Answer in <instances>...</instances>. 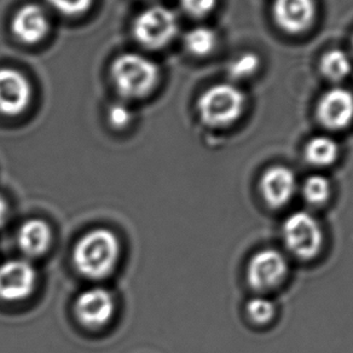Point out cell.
<instances>
[{
  "label": "cell",
  "instance_id": "cell-15",
  "mask_svg": "<svg viewBox=\"0 0 353 353\" xmlns=\"http://www.w3.org/2000/svg\"><path fill=\"white\" fill-rule=\"evenodd\" d=\"M305 159L314 167H328L338 160V143L328 136L311 138L305 147Z\"/></svg>",
  "mask_w": 353,
  "mask_h": 353
},
{
  "label": "cell",
  "instance_id": "cell-4",
  "mask_svg": "<svg viewBox=\"0 0 353 353\" xmlns=\"http://www.w3.org/2000/svg\"><path fill=\"white\" fill-rule=\"evenodd\" d=\"M282 241L287 250L295 258L314 259L323 247V229L312 213L293 212L282 224Z\"/></svg>",
  "mask_w": 353,
  "mask_h": 353
},
{
  "label": "cell",
  "instance_id": "cell-2",
  "mask_svg": "<svg viewBox=\"0 0 353 353\" xmlns=\"http://www.w3.org/2000/svg\"><path fill=\"white\" fill-rule=\"evenodd\" d=\"M110 77L123 99L147 97L160 80V68L154 61L134 52L120 54L110 67Z\"/></svg>",
  "mask_w": 353,
  "mask_h": 353
},
{
  "label": "cell",
  "instance_id": "cell-19",
  "mask_svg": "<svg viewBox=\"0 0 353 353\" xmlns=\"http://www.w3.org/2000/svg\"><path fill=\"white\" fill-rule=\"evenodd\" d=\"M245 312L253 323L265 325L275 319L276 304L264 294L256 295L247 301Z\"/></svg>",
  "mask_w": 353,
  "mask_h": 353
},
{
  "label": "cell",
  "instance_id": "cell-13",
  "mask_svg": "<svg viewBox=\"0 0 353 353\" xmlns=\"http://www.w3.org/2000/svg\"><path fill=\"white\" fill-rule=\"evenodd\" d=\"M272 16L281 30L299 34L312 25L316 4L314 0H274Z\"/></svg>",
  "mask_w": 353,
  "mask_h": 353
},
{
  "label": "cell",
  "instance_id": "cell-16",
  "mask_svg": "<svg viewBox=\"0 0 353 353\" xmlns=\"http://www.w3.org/2000/svg\"><path fill=\"white\" fill-rule=\"evenodd\" d=\"M299 190L304 201L310 207H322L329 201L332 195V185L327 176L322 174L309 176L301 185Z\"/></svg>",
  "mask_w": 353,
  "mask_h": 353
},
{
  "label": "cell",
  "instance_id": "cell-3",
  "mask_svg": "<svg viewBox=\"0 0 353 353\" xmlns=\"http://www.w3.org/2000/svg\"><path fill=\"white\" fill-rule=\"evenodd\" d=\"M245 94L231 83H216L207 88L197 102L202 121L212 128H223L237 121L243 114Z\"/></svg>",
  "mask_w": 353,
  "mask_h": 353
},
{
  "label": "cell",
  "instance_id": "cell-8",
  "mask_svg": "<svg viewBox=\"0 0 353 353\" xmlns=\"http://www.w3.org/2000/svg\"><path fill=\"white\" fill-rule=\"evenodd\" d=\"M114 312L113 294L102 287L83 290L74 305L75 319L88 329H99L107 325L113 319Z\"/></svg>",
  "mask_w": 353,
  "mask_h": 353
},
{
  "label": "cell",
  "instance_id": "cell-6",
  "mask_svg": "<svg viewBox=\"0 0 353 353\" xmlns=\"http://www.w3.org/2000/svg\"><path fill=\"white\" fill-rule=\"evenodd\" d=\"M290 274V261L285 253L276 248L256 252L247 265L245 276L250 288L268 293L279 288Z\"/></svg>",
  "mask_w": 353,
  "mask_h": 353
},
{
  "label": "cell",
  "instance_id": "cell-23",
  "mask_svg": "<svg viewBox=\"0 0 353 353\" xmlns=\"http://www.w3.org/2000/svg\"><path fill=\"white\" fill-rule=\"evenodd\" d=\"M108 119L110 125L115 128H123L128 126L132 120V113L125 104H113L108 112Z\"/></svg>",
  "mask_w": 353,
  "mask_h": 353
},
{
  "label": "cell",
  "instance_id": "cell-22",
  "mask_svg": "<svg viewBox=\"0 0 353 353\" xmlns=\"http://www.w3.org/2000/svg\"><path fill=\"white\" fill-rule=\"evenodd\" d=\"M218 0H181L183 10L188 15L201 19L214 10Z\"/></svg>",
  "mask_w": 353,
  "mask_h": 353
},
{
  "label": "cell",
  "instance_id": "cell-5",
  "mask_svg": "<svg viewBox=\"0 0 353 353\" xmlns=\"http://www.w3.org/2000/svg\"><path fill=\"white\" fill-rule=\"evenodd\" d=\"M178 27V19L173 11L165 6H152L136 17L133 37L147 49H161L176 38Z\"/></svg>",
  "mask_w": 353,
  "mask_h": 353
},
{
  "label": "cell",
  "instance_id": "cell-20",
  "mask_svg": "<svg viewBox=\"0 0 353 353\" xmlns=\"http://www.w3.org/2000/svg\"><path fill=\"white\" fill-rule=\"evenodd\" d=\"M259 56L253 52H247L231 62L229 73L231 78L245 79L252 77L259 69Z\"/></svg>",
  "mask_w": 353,
  "mask_h": 353
},
{
  "label": "cell",
  "instance_id": "cell-12",
  "mask_svg": "<svg viewBox=\"0 0 353 353\" xmlns=\"http://www.w3.org/2000/svg\"><path fill=\"white\" fill-rule=\"evenodd\" d=\"M11 30L22 44H38L49 34V16L43 6L35 3L26 4L12 17Z\"/></svg>",
  "mask_w": 353,
  "mask_h": 353
},
{
  "label": "cell",
  "instance_id": "cell-17",
  "mask_svg": "<svg viewBox=\"0 0 353 353\" xmlns=\"http://www.w3.org/2000/svg\"><path fill=\"white\" fill-rule=\"evenodd\" d=\"M319 67L325 78L332 81H341L351 73L352 63L345 51L333 49L322 56Z\"/></svg>",
  "mask_w": 353,
  "mask_h": 353
},
{
  "label": "cell",
  "instance_id": "cell-7",
  "mask_svg": "<svg viewBox=\"0 0 353 353\" xmlns=\"http://www.w3.org/2000/svg\"><path fill=\"white\" fill-rule=\"evenodd\" d=\"M38 274L25 259L8 260L0 265V300L16 303L30 298L34 292Z\"/></svg>",
  "mask_w": 353,
  "mask_h": 353
},
{
  "label": "cell",
  "instance_id": "cell-11",
  "mask_svg": "<svg viewBox=\"0 0 353 353\" xmlns=\"http://www.w3.org/2000/svg\"><path fill=\"white\" fill-rule=\"evenodd\" d=\"M317 118L324 128L338 131L353 121V94L346 88H335L319 99Z\"/></svg>",
  "mask_w": 353,
  "mask_h": 353
},
{
  "label": "cell",
  "instance_id": "cell-18",
  "mask_svg": "<svg viewBox=\"0 0 353 353\" xmlns=\"http://www.w3.org/2000/svg\"><path fill=\"white\" fill-rule=\"evenodd\" d=\"M184 45L190 54L196 57H205L216 49V33L203 26L192 28L185 35Z\"/></svg>",
  "mask_w": 353,
  "mask_h": 353
},
{
  "label": "cell",
  "instance_id": "cell-24",
  "mask_svg": "<svg viewBox=\"0 0 353 353\" xmlns=\"http://www.w3.org/2000/svg\"><path fill=\"white\" fill-rule=\"evenodd\" d=\"M9 218V205L4 197L0 196V228H3Z\"/></svg>",
  "mask_w": 353,
  "mask_h": 353
},
{
  "label": "cell",
  "instance_id": "cell-9",
  "mask_svg": "<svg viewBox=\"0 0 353 353\" xmlns=\"http://www.w3.org/2000/svg\"><path fill=\"white\" fill-rule=\"evenodd\" d=\"M32 85L25 74L14 68H0V114L19 117L30 107Z\"/></svg>",
  "mask_w": 353,
  "mask_h": 353
},
{
  "label": "cell",
  "instance_id": "cell-14",
  "mask_svg": "<svg viewBox=\"0 0 353 353\" xmlns=\"http://www.w3.org/2000/svg\"><path fill=\"white\" fill-rule=\"evenodd\" d=\"M52 242V231L43 219H30L21 225L17 232V245L28 258H39L49 250Z\"/></svg>",
  "mask_w": 353,
  "mask_h": 353
},
{
  "label": "cell",
  "instance_id": "cell-21",
  "mask_svg": "<svg viewBox=\"0 0 353 353\" xmlns=\"http://www.w3.org/2000/svg\"><path fill=\"white\" fill-rule=\"evenodd\" d=\"M46 3L61 15L73 17L88 12L94 0H46Z\"/></svg>",
  "mask_w": 353,
  "mask_h": 353
},
{
  "label": "cell",
  "instance_id": "cell-1",
  "mask_svg": "<svg viewBox=\"0 0 353 353\" xmlns=\"http://www.w3.org/2000/svg\"><path fill=\"white\" fill-rule=\"evenodd\" d=\"M121 245L113 231L97 228L88 231L74 245V268L88 280L107 279L117 269Z\"/></svg>",
  "mask_w": 353,
  "mask_h": 353
},
{
  "label": "cell",
  "instance_id": "cell-10",
  "mask_svg": "<svg viewBox=\"0 0 353 353\" xmlns=\"http://www.w3.org/2000/svg\"><path fill=\"white\" fill-rule=\"evenodd\" d=\"M260 194L271 208L287 206L299 190V183L290 167L272 166L263 173L259 182Z\"/></svg>",
  "mask_w": 353,
  "mask_h": 353
}]
</instances>
